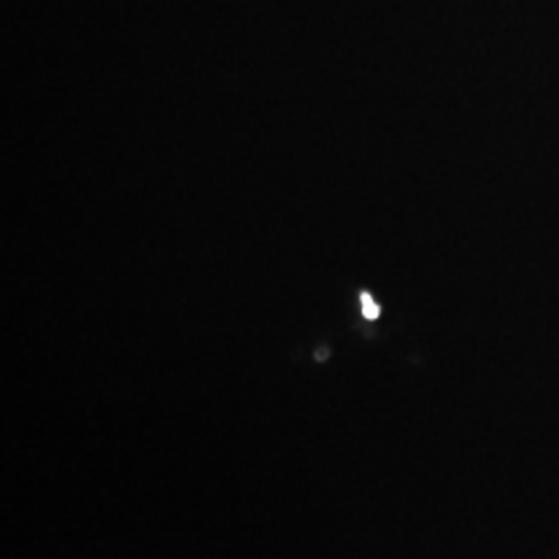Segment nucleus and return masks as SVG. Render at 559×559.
Here are the masks:
<instances>
[{"mask_svg":"<svg viewBox=\"0 0 559 559\" xmlns=\"http://www.w3.org/2000/svg\"><path fill=\"white\" fill-rule=\"evenodd\" d=\"M360 311L368 321H376V319H379V313H381L379 304H376L373 296H370V293H366V290L360 293Z\"/></svg>","mask_w":559,"mask_h":559,"instance_id":"1","label":"nucleus"}]
</instances>
